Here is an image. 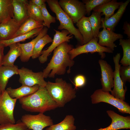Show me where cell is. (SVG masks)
<instances>
[{"instance_id":"42","label":"cell","mask_w":130,"mask_h":130,"mask_svg":"<svg viewBox=\"0 0 130 130\" xmlns=\"http://www.w3.org/2000/svg\"><path fill=\"white\" fill-rule=\"evenodd\" d=\"M1 40V39H0V40Z\"/></svg>"},{"instance_id":"34","label":"cell","mask_w":130,"mask_h":130,"mask_svg":"<svg viewBox=\"0 0 130 130\" xmlns=\"http://www.w3.org/2000/svg\"><path fill=\"white\" fill-rule=\"evenodd\" d=\"M110 0H84L83 2L85 5L86 14L90 16L92 10L97 6L110 1Z\"/></svg>"},{"instance_id":"20","label":"cell","mask_w":130,"mask_h":130,"mask_svg":"<svg viewBox=\"0 0 130 130\" xmlns=\"http://www.w3.org/2000/svg\"><path fill=\"white\" fill-rule=\"evenodd\" d=\"M10 50L4 56L2 61V66H13L17 58L21 55L22 51L19 43H13L9 46Z\"/></svg>"},{"instance_id":"31","label":"cell","mask_w":130,"mask_h":130,"mask_svg":"<svg viewBox=\"0 0 130 130\" xmlns=\"http://www.w3.org/2000/svg\"><path fill=\"white\" fill-rule=\"evenodd\" d=\"M119 42L123 51V56L120 63L123 66L130 65V39H120Z\"/></svg>"},{"instance_id":"16","label":"cell","mask_w":130,"mask_h":130,"mask_svg":"<svg viewBox=\"0 0 130 130\" xmlns=\"http://www.w3.org/2000/svg\"><path fill=\"white\" fill-rule=\"evenodd\" d=\"M21 24L13 18L10 19L0 23L1 40H8L12 39Z\"/></svg>"},{"instance_id":"4","label":"cell","mask_w":130,"mask_h":130,"mask_svg":"<svg viewBox=\"0 0 130 130\" xmlns=\"http://www.w3.org/2000/svg\"><path fill=\"white\" fill-rule=\"evenodd\" d=\"M46 2L51 10L55 13L57 19L59 22L58 29L68 31L70 34L74 36L80 45H83V38L78 29L75 26L71 18L61 8L58 1L46 0Z\"/></svg>"},{"instance_id":"11","label":"cell","mask_w":130,"mask_h":130,"mask_svg":"<svg viewBox=\"0 0 130 130\" xmlns=\"http://www.w3.org/2000/svg\"><path fill=\"white\" fill-rule=\"evenodd\" d=\"M120 57V53H117L113 57L115 69L113 72V89L111 92V94L114 97L124 101L127 89L126 87L124 88L123 83L119 74V69L121 66L119 63Z\"/></svg>"},{"instance_id":"1","label":"cell","mask_w":130,"mask_h":130,"mask_svg":"<svg viewBox=\"0 0 130 130\" xmlns=\"http://www.w3.org/2000/svg\"><path fill=\"white\" fill-rule=\"evenodd\" d=\"M73 48V45L65 42L61 43L54 50L52 58L43 72L44 78L48 77L54 78L55 75H64L68 67L69 69L67 73L70 72L71 68L75 62L71 59L69 52Z\"/></svg>"},{"instance_id":"23","label":"cell","mask_w":130,"mask_h":130,"mask_svg":"<svg viewBox=\"0 0 130 130\" xmlns=\"http://www.w3.org/2000/svg\"><path fill=\"white\" fill-rule=\"evenodd\" d=\"M18 67L15 65L0 67V87L2 93L6 90L9 78L14 75L18 74Z\"/></svg>"},{"instance_id":"18","label":"cell","mask_w":130,"mask_h":130,"mask_svg":"<svg viewBox=\"0 0 130 130\" xmlns=\"http://www.w3.org/2000/svg\"><path fill=\"white\" fill-rule=\"evenodd\" d=\"M28 1L26 0H13V19L21 24L29 18L26 6Z\"/></svg>"},{"instance_id":"32","label":"cell","mask_w":130,"mask_h":130,"mask_svg":"<svg viewBox=\"0 0 130 130\" xmlns=\"http://www.w3.org/2000/svg\"><path fill=\"white\" fill-rule=\"evenodd\" d=\"M28 14L29 18L40 22L43 20L40 9L30 0L26 4Z\"/></svg>"},{"instance_id":"35","label":"cell","mask_w":130,"mask_h":130,"mask_svg":"<svg viewBox=\"0 0 130 130\" xmlns=\"http://www.w3.org/2000/svg\"><path fill=\"white\" fill-rule=\"evenodd\" d=\"M0 130H30L21 120L14 124H0Z\"/></svg>"},{"instance_id":"17","label":"cell","mask_w":130,"mask_h":130,"mask_svg":"<svg viewBox=\"0 0 130 130\" xmlns=\"http://www.w3.org/2000/svg\"><path fill=\"white\" fill-rule=\"evenodd\" d=\"M48 28L44 27L38 35L31 41L25 43L19 44L21 48L22 53L20 57L21 60L22 62H27L32 56L34 46L37 41L41 38L47 34Z\"/></svg>"},{"instance_id":"2","label":"cell","mask_w":130,"mask_h":130,"mask_svg":"<svg viewBox=\"0 0 130 130\" xmlns=\"http://www.w3.org/2000/svg\"><path fill=\"white\" fill-rule=\"evenodd\" d=\"M22 108L28 112L43 113L58 107L45 87L39 86L36 92L19 99Z\"/></svg>"},{"instance_id":"37","label":"cell","mask_w":130,"mask_h":130,"mask_svg":"<svg viewBox=\"0 0 130 130\" xmlns=\"http://www.w3.org/2000/svg\"><path fill=\"white\" fill-rule=\"evenodd\" d=\"M86 82V79L84 75H77L74 79V88L76 89L83 87L85 85Z\"/></svg>"},{"instance_id":"22","label":"cell","mask_w":130,"mask_h":130,"mask_svg":"<svg viewBox=\"0 0 130 130\" xmlns=\"http://www.w3.org/2000/svg\"><path fill=\"white\" fill-rule=\"evenodd\" d=\"M39 86L38 85L32 87L22 85L20 87L16 89L12 88L10 87L7 88L6 90L11 97L19 99L34 93L38 89Z\"/></svg>"},{"instance_id":"36","label":"cell","mask_w":130,"mask_h":130,"mask_svg":"<svg viewBox=\"0 0 130 130\" xmlns=\"http://www.w3.org/2000/svg\"><path fill=\"white\" fill-rule=\"evenodd\" d=\"M119 72L124 86L125 87L126 82H130V65L121 66Z\"/></svg>"},{"instance_id":"15","label":"cell","mask_w":130,"mask_h":130,"mask_svg":"<svg viewBox=\"0 0 130 130\" xmlns=\"http://www.w3.org/2000/svg\"><path fill=\"white\" fill-rule=\"evenodd\" d=\"M103 29L99 32L98 36V44L101 46L109 48L113 51L116 46L114 42L116 40L123 39V35L115 33L110 30L107 29L102 23Z\"/></svg>"},{"instance_id":"39","label":"cell","mask_w":130,"mask_h":130,"mask_svg":"<svg viewBox=\"0 0 130 130\" xmlns=\"http://www.w3.org/2000/svg\"><path fill=\"white\" fill-rule=\"evenodd\" d=\"M31 1L36 6L40 8L45 4L46 0H31Z\"/></svg>"},{"instance_id":"30","label":"cell","mask_w":130,"mask_h":130,"mask_svg":"<svg viewBox=\"0 0 130 130\" xmlns=\"http://www.w3.org/2000/svg\"><path fill=\"white\" fill-rule=\"evenodd\" d=\"M53 39L47 34L40 38L36 43L31 57L33 59L39 57L41 55L42 50L47 44L52 42Z\"/></svg>"},{"instance_id":"3","label":"cell","mask_w":130,"mask_h":130,"mask_svg":"<svg viewBox=\"0 0 130 130\" xmlns=\"http://www.w3.org/2000/svg\"><path fill=\"white\" fill-rule=\"evenodd\" d=\"M45 87L58 107H64L76 96V89L72 84L61 78H57L54 82L48 81Z\"/></svg>"},{"instance_id":"6","label":"cell","mask_w":130,"mask_h":130,"mask_svg":"<svg viewBox=\"0 0 130 130\" xmlns=\"http://www.w3.org/2000/svg\"><path fill=\"white\" fill-rule=\"evenodd\" d=\"M17 100L11 97L6 90L0 96V124L15 123L13 111Z\"/></svg>"},{"instance_id":"43","label":"cell","mask_w":130,"mask_h":130,"mask_svg":"<svg viewBox=\"0 0 130 130\" xmlns=\"http://www.w3.org/2000/svg\"></svg>"},{"instance_id":"41","label":"cell","mask_w":130,"mask_h":130,"mask_svg":"<svg viewBox=\"0 0 130 130\" xmlns=\"http://www.w3.org/2000/svg\"><path fill=\"white\" fill-rule=\"evenodd\" d=\"M2 92L0 87V96L2 94Z\"/></svg>"},{"instance_id":"33","label":"cell","mask_w":130,"mask_h":130,"mask_svg":"<svg viewBox=\"0 0 130 130\" xmlns=\"http://www.w3.org/2000/svg\"><path fill=\"white\" fill-rule=\"evenodd\" d=\"M40 9L43 21L42 23V25L44 27L49 28L50 27V24L51 23L56 22V18L50 14L47 10L46 3L43 5Z\"/></svg>"},{"instance_id":"13","label":"cell","mask_w":130,"mask_h":130,"mask_svg":"<svg viewBox=\"0 0 130 130\" xmlns=\"http://www.w3.org/2000/svg\"><path fill=\"white\" fill-rule=\"evenodd\" d=\"M101 68L100 79L102 90L105 92H111L113 87V72L111 66L106 61L102 59L98 61Z\"/></svg>"},{"instance_id":"10","label":"cell","mask_w":130,"mask_h":130,"mask_svg":"<svg viewBox=\"0 0 130 130\" xmlns=\"http://www.w3.org/2000/svg\"><path fill=\"white\" fill-rule=\"evenodd\" d=\"M21 120L30 130H43L45 128L54 124L50 116L42 113L36 115H24L22 116Z\"/></svg>"},{"instance_id":"25","label":"cell","mask_w":130,"mask_h":130,"mask_svg":"<svg viewBox=\"0 0 130 130\" xmlns=\"http://www.w3.org/2000/svg\"><path fill=\"white\" fill-rule=\"evenodd\" d=\"M13 0H0V23L14 18Z\"/></svg>"},{"instance_id":"5","label":"cell","mask_w":130,"mask_h":130,"mask_svg":"<svg viewBox=\"0 0 130 130\" xmlns=\"http://www.w3.org/2000/svg\"><path fill=\"white\" fill-rule=\"evenodd\" d=\"M91 98L92 104L105 102L114 106L122 113L130 114L129 104L124 101L114 97L109 92H104L101 89H97L91 95Z\"/></svg>"},{"instance_id":"28","label":"cell","mask_w":130,"mask_h":130,"mask_svg":"<svg viewBox=\"0 0 130 130\" xmlns=\"http://www.w3.org/2000/svg\"><path fill=\"white\" fill-rule=\"evenodd\" d=\"M42 23L36 21L29 18L21 24L19 28L12 38L27 33L35 29L44 27Z\"/></svg>"},{"instance_id":"40","label":"cell","mask_w":130,"mask_h":130,"mask_svg":"<svg viewBox=\"0 0 130 130\" xmlns=\"http://www.w3.org/2000/svg\"><path fill=\"white\" fill-rule=\"evenodd\" d=\"M5 47L4 45L0 42V67L2 66V62L4 56L3 52Z\"/></svg>"},{"instance_id":"12","label":"cell","mask_w":130,"mask_h":130,"mask_svg":"<svg viewBox=\"0 0 130 130\" xmlns=\"http://www.w3.org/2000/svg\"><path fill=\"white\" fill-rule=\"evenodd\" d=\"M55 32L54 36L53 41L51 45L46 50L42 51L39 59L41 63H44L47 60L49 54L57 46L64 42H69L73 36L70 34L68 31L65 30H62L61 31L54 29Z\"/></svg>"},{"instance_id":"38","label":"cell","mask_w":130,"mask_h":130,"mask_svg":"<svg viewBox=\"0 0 130 130\" xmlns=\"http://www.w3.org/2000/svg\"><path fill=\"white\" fill-rule=\"evenodd\" d=\"M124 33L126 34L128 39H130V24L127 22H125L123 26Z\"/></svg>"},{"instance_id":"21","label":"cell","mask_w":130,"mask_h":130,"mask_svg":"<svg viewBox=\"0 0 130 130\" xmlns=\"http://www.w3.org/2000/svg\"><path fill=\"white\" fill-rule=\"evenodd\" d=\"M76 26L83 38V45L93 39L92 29L88 17H83L76 23Z\"/></svg>"},{"instance_id":"8","label":"cell","mask_w":130,"mask_h":130,"mask_svg":"<svg viewBox=\"0 0 130 130\" xmlns=\"http://www.w3.org/2000/svg\"><path fill=\"white\" fill-rule=\"evenodd\" d=\"M59 4L63 11L76 23L86 14L85 5L78 0H60Z\"/></svg>"},{"instance_id":"19","label":"cell","mask_w":130,"mask_h":130,"mask_svg":"<svg viewBox=\"0 0 130 130\" xmlns=\"http://www.w3.org/2000/svg\"><path fill=\"white\" fill-rule=\"evenodd\" d=\"M130 1V0H127L123 2L120 6L117 12L109 19L104 20L103 18H102V23L107 29L114 31Z\"/></svg>"},{"instance_id":"7","label":"cell","mask_w":130,"mask_h":130,"mask_svg":"<svg viewBox=\"0 0 130 130\" xmlns=\"http://www.w3.org/2000/svg\"><path fill=\"white\" fill-rule=\"evenodd\" d=\"M98 37L93 38L87 43L73 48L69 52L71 59L73 60L77 56L82 54L95 52L98 53L102 58H104L105 56L104 52H113V51L110 49L100 46L98 44Z\"/></svg>"},{"instance_id":"24","label":"cell","mask_w":130,"mask_h":130,"mask_svg":"<svg viewBox=\"0 0 130 130\" xmlns=\"http://www.w3.org/2000/svg\"><path fill=\"white\" fill-rule=\"evenodd\" d=\"M123 3L122 2H118L116 0H111L108 2L97 6L93 10L102 13L105 16L103 18V20H105L114 14L115 11L119 8Z\"/></svg>"},{"instance_id":"29","label":"cell","mask_w":130,"mask_h":130,"mask_svg":"<svg viewBox=\"0 0 130 130\" xmlns=\"http://www.w3.org/2000/svg\"><path fill=\"white\" fill-rule=\"evenodd\" d=\"M101 13L93 11L88 19L91 27L93 38L98 37L100 29L102 28Z\"/></svg>"},{"instance_id":"26","label":"cell","mask_w":130,"mask_h":130,"mask_svg":"<svg viewBox=\"0 0 130 130\" xmlns=\"http://www.w3.org/2000/svg\"><path fill=\"white\" fill-rule=\"evenodd\" d=\"M75 120L72 115H67L61 122L49 126L45 130H76V127L74 125Z\"/></svg>"},{"instance_id":"27","label":"cell","mask_w":130,"mask_h":130,"mask_svg":"<svg viewBox=\"0 0 130 130\" xmlns=\"http://www.w3.org/2000/svg\"><path fill=\"white\" fill-rule=\"evenodd\" d=\"M44 27L35 29L31 31L19 35L11 39L6 40H0V42L3 44L5 47L8 46L11 44L20 43L26 40L37 36Z\"/></svg>"},{"instance_id":"9","label":"cell","mask_w":130,"mask_h":130,"mask_svg":"<svg viewBox=\"0 0 130 130\" xmlns=\"http://www.w3.org/2000/svg\"><path fill=\"white\" fill-rule=\"evenodd\" d=\"M19 81L23 85L32 87L36 85L45 87L47 82L44 79L43 72H34L24 67L19 69Z\"/></svg>"},{"instance_id":"14","label":"cell","mask_w":130,"mask_h":130,"mask_svg":"<svg viewBox=\"0 0 130 130\" xmlns=\"http://www.w3.org/2000/svg\"><path fill=\"white\" fill-rule=\"evenodd\" d=\"M106 112L111 119V124L107 127L101 128L97 130H118L130 129V116L124 117L117 114L112 110H108Z\"/></svg>"}]
</instances>
